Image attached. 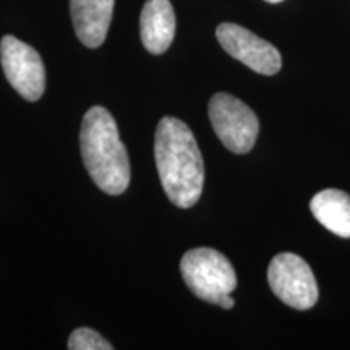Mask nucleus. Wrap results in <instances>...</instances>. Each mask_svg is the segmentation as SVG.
<instances>
[{"label": "nucleus", "instance_id": "1a4fd4ad", "mask_svg": "<svg viewBox=\"0 0 350 350\" xmlns=\"http://www.w3.org/2000/svg\"><path fill=\"white\" fill-rule=\"evenodd\" d=\"M139 34L148 52L159 55L169 49L175 36V13L169 0H148L139 18Z\"/></svg>", "mask_w": 350, "mask_h": 350}, {"label": "nucleus", "instance_id": "20e7f679", "mask_svg": "<svg viewBox=\"0 0 350 350\" xmlns=\"http://www.w3.org/2000/svg\"><path fill=\"white\" fill-rule=\"evenodd\" d=\"M209 120L227 150L245 154L255 146L260 122L247 104L227 93L214 94L209 100Z\"/></svg>", "mask_w": 350, "mask_h": 350}, {"label": "nucleus", "instance_id": "0eeeda50", "mask_svg": "<svg viewBox=\"0 0 350 350\" xmlns=\"http://www.w3.org/2000/svg\"><path fill=\"white\" fill-rule=\"evenodd\" d=\"M216 38L227 54L260 75H275L282 67V57L273 44L258 38L243 26L235 23L219 25Z\"/></svg>", "mask_w": 350, "mask_h": 350}, {"label": "nucleus", "instance_id": "9d476101", "mask_svg": "<svg viewBox=\"0 0 350 350\" xmlns=\"http://www.w3.org/2000/svg\"><path fill=\"white\" fill-rule=\"evenodd\" d=\"M313 216L323 227L342 239H350V196L345 191L327 188L310 201Z\"/></svg>", "mask_w": 350, "mask_h": 350}, {"label": "nucleus", "instance_id": "9b49d317", "mask_svg": "<svg viewBox=\"0 0 350 350\" xmlns=\"http://www.w3.org/2000/svg\"><path fill=\"white\" fill-rule=\"evenodd\" d=\"M70 350H112L113 345L90 327H78L70 334Z\"/></svg>", "mask_w": 350, "mask_h": 350}, {"label": "nucleus", "instance_id": "423d86ee", "mask_svg": "<svg viewBox=\"0 0 350 350\" xmlns=\"http://www.w3.org/2000/svg\"><path fill=\"white\" fill-rule=\"evenodd\" d=\"M0 62L7 80L26 100H38L46 90V68L41 55L15 36L0 41Z\"/></svg>", "mask_w": 350, "mask_h": 350}, {"label": "nucleus", "instance_id": "f257e3e1", "mask_svg": "<svg viewBox=\"0 0 350 350\" xmlns=\"http://www.w3.org/2000/svg\"><path fill=\"white\" fill-rule=\"evenodd\" d=\"M157 172L165 195L178 208L198 203L204 183V164L198 143L187 124L164 117L154 138Z\"/></svg>", "mask_w": 350, "mask_h": 350}, {"label": "nucleus", "instance_id": "f03ea898", "mask_svg": "<svg viewBox=\"0 0 350 350\" xmlns=\"http://www.w3.org/2000/svg\"><path fill=\"white\" fill-rule=\"evenodd\" d=\"M81 156L96 185L109 195H120L130 185V161L116 120L107 109L94 106L83 117Z\"/></svg>", "mask_w": 350, "mask_h": 350}, {"label": "nucleus", "instance_id": "ddd939ff", "mask_svg": "<svg viewBox=\"0 0 350 350\" xmlns=\"http://www.w3.org/2000/svg\"><path fill=\"white\" fill-rule=\"evenodd\" d=\"M265 2H268V3H279V2H282V0H265Z\"/></svg>", "mask_w": 350, "mask_h": 350}, {"label": "nucleus", "instance_id": "f8f14e48", "mask_svg": "<svg viewBox=\"0 0 350 350\" xmlns=\"http://www.w3.org/2000/svg\"><path fill=\"white\" fill-rule=\"evenodd\" d=\"M217 305L222 306V308H226V310H230L232 306H234V299H232L230 294L229 295H224L221 300H219Z\"/></svg>", "mask_w": 350, "mask_h": 350}, {"label": "nucleus", "instance_id": "39448f33", "mask_svg": "<svg viewBox=\"0 0 350 350\" xmlns=\"http://www.w3.org/2000/svg\"><path fill=\"white\" fill-rule=\"evenodd\" d=\"M271 291L295 310H308L318 301V286L312 268L295 253H279L268 268Z\"/></svg>", "mask_w": 350, "mask_h": 350}, {"label": "nucleus", "instance_id": "7ed1b4c3", "mask_svg": "<svg viewBox=\"0 0 350 350\" xmlns=\"http://www.w3.org/2000/svg\"><path fill=\"white\" fill-rule=\"evenodd\" d=\"M180 273L187 287L198 299L217 305L237 287V274L230 261L213 248H195L180 261Z\"/></svg>", "mask_w": 350, "mask_h": 350}, {"label": "nucleus", "instance_id": "6e6552de", "mask_svg": "<svg viewBox=\"0 0 350 350\" xmlns=\"http://www.w3.org/2000/svg\"><path fill=\"white\" fill-rule=\"evenodd\" d=\"M70 13L78 39L91 49L103 46L112 21L113 0H70Z\"/></svg>", "mask_w": 350, "mask_h": 350}]
</instances>
